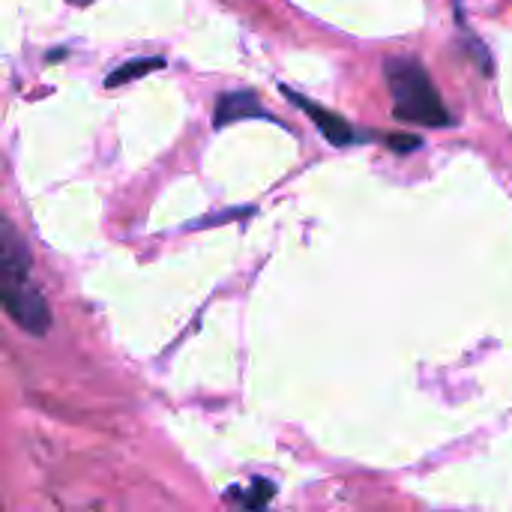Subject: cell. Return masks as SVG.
I'll return each instance as SVG.
<instances>
[{
  "label": "cell",
  "instance_id": "ba28073f",
  "mask_svg": "<svg viewBox=\"0 0 512 512\" xmlns=\"http://www.w3.org/2000/svg\"><path fill=\"white\" fill-rule=\"evenodd\" d=\"M72 3H78V6H84V3H90V0H72Z\"/></svg>",
  "mask_w": 512,
  "mask_h": 512
},
{
  "label": "cell",
  "instance_id": "5b68a950",
  "mask_svg": "<svg viewBox=\"0 0 512 512\" xmlns=\"http://www.w3.org/2000/svg\"><path fill=\"white\" fill-rule=\"evenodd\" d=\"M165 66V57H132L129 63H123V66H117L111 75H108V87H117V84H129V81H135V78H141V75H147V72H156V69H162Z\"/></svg>",
  "mask_w": 512,
  "mask_h": 512
},
{
  "label": "cell",
  "instance_id": "6da1fadb",
  "mask_svg": "<svg viewBox=\"0 0 512 512\" xmlns=\"http://www.w3.org/2000/svg\"><path fill=\"white\" fill-rule=\"evenodd\" d=\"M0 300L21 330L42 336L51 327V309L42 291L30 282V249L9 222H3L0 234Z\"/></svg>",
  "mask_w": 512,
  "mask_h": 512
},
{
  "label": "cell",
  "instance_id": "3957f363",
  "mask_svg": "<svg viewBox=\"0 0 512 512\" xmlns=\"http://www.w3.org/2000/svg\"><path fill=\"white\" fill-rule=\"evenodd\" d=\"M282 93H285L291 102H297V108H300V111H306V114L315 120V126L321 129V135H324L330 144L345 147V144L360 141V135L354 132V126H351L345 117H339V114H333V111L321 108L318 102H312V99H306V96H300V93H294V90H288V87H282Z\"/></svg>",
  "mask_w": 512,
  "mask_h": 512
},
{
  "label": "cell",
  "instance_id": "8992f818",
  "mask_svg": "<svg viewBox=\"0 0 512 512\" xmlns=\"http://www.w3.org/2000/svg\"><path fill=\"white\" fill-rule=\"evenodd\" d=\"M276 495V489H273V483H264V480H258L255 486H252V492H246V489H234V492H228V498L231 501H237V504H243V507H249V510H261L264 504H270V498Z\"/></svg>",
  "mask_w": 512,
  "mask_h": 512
},
{
  "label": "cell",
  "instance_id": "7a4b0ae2",
  "mask_svg": "<svg viewBox=\"0 0 512 512\" xmlns=\"http://www.w3.org/2000/svg\"><path fill=\"white\" fill-rule=\"evenodd\" d=\"M384 78L393 96V111L402 123L441 129L453 126V114L447 111L432 75L414 57H390L384 63Z\"/></svg>",
  "mask_w": 512,
  "mask_h": 512
},
{
  "label": "cell",
  "instance_id": "52a82bcc",
  "mask_svg": "<svg viewBox=\"0 0 512 512\" xmlns=\"http://www.w3.org/2000/svg\"><path fill=\"white\" fill-rule=\"evenodd\" d=\"M396 153H408V150H417L423 141L417 138V135H390V138H384Z\"/></svg>",
  "mask_w": 512,
  "mask_h": 512
},
{
  "label": "cell",
  "instance_id": "277c9868",
  "mask_svg": "<svg viewBox=\"0 0 512 512\" xmlns=\"http://www.w3.org/2000/svg\"><path fill=\"white\" fill-rule=\"evenodd\" d=\"M246 117H270L258 96L252 90H234V93H222L216 99V111H213V126L222 129L234 120H246Z\"/></svg>",
  "mask_w": 512,
  "mask_h": 512
}]
</instances>
